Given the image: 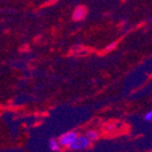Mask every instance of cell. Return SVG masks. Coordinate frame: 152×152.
Returning a JSON list of instances; mask_svg holds the SVG:
<instances>
[{"label": "cell", "mask_w": 152, "mask_h": 152, "mask_svg": "<svg viewBox=\"0 0 152 152\" xmlns=\"http://www.w3.org/2000/svg\"><path fill=\"white\" fill-rule=\"evenodd\" d=\"M91 144V140L87 136H78L72 144L69 146V148L72 150H82L87 148Z\"/></svg>", "instance_id": "1"}, {"label": "cell", "mask_w": 152, "mask_h": 152, "mask_svg": "<svg viewBox=\"0 0 152 152\" xmlns=\"http://www.w3.org/2000/svg\"><path fill=\"white\" fill-rule=\"evenodd\" d=\"M77 137H78V134H77L76 132H68V133L62 135L58 142H60V144L62 146H70L76 140Z\"/></svg>", "instance_id": "2"}, {"label": "cell", "mask_w": 152, "mask_h": 152, "mask_svg": "<svg viewBox=\"0 0 152 152\" xmlns=\"http://www.w3.org/2000/svg\"><path fill=\"white\" fill-rule=\"evenodd\" d=\"M85 15H86V9L84 8V7H79V8L76 9V11L72 14V18H74V20L79 21L84 19Z\"/></svg>", "instance_id": "3"}, {"label": "cell", "mask_w": 152, "mask_h": 152, "mask_svg": "<svg viewBox=\"0 0 152 152\" xmlns=\"http://www.w3.org/2000/svg\"><path fill=\"white\" fill-rule=\"evenodd\" d=\"M49 148H50V150H52V151H58V149H60V142H58V140H56L54 138H51L50 140H49Z\"/></svg>", "instance_id": "4"}, {"label": "cell", "mask_w": 152, "mask_h": 152, "mask_svg": "<svg viewBox=\"0 0 152 152\" xmlns=\"http://www.w3.org/2000/svg\"><path fill=\"white\" fill-rule=\"evenodd\" d=\"M86 136L88 137V138H89L91 140H96L97 138H98L99 134L97 133L96 131H93V130H91V131H88V132H87Z\"/></svg>", "instance_id": "5"}, {"label": "cell", "mask_w": 152, "mask_h": 152, "mask_svg": "<svg viewBox=\"0 0 152 152\" xmlns=\"http://www.w3.org/2000/svg\"><path fill=\"white\" fill-rule=\"evenodd\" d=\"M145 120H146V121H152V110L145 115Z\"/></svg>", "instance_id": "6"}]
</instances>
